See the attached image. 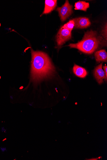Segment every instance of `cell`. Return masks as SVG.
I'll list each match as a JSON object with an SVG mask.
<instances>
[{
	"instance_id": "cell-2",
	"label": "cell",
	"mask_w": 107,
	"mask_h": 160,
	"mask_svg": "<svg viewBox=\"0 0 107 160\" xmlns=\"http://www.w3.org/2000/svg\"><path fill=\"white\" fill-rule=\"evenodd\" d=\"M104 42L102 37L96 31L91 30L86 32L82 40L77 43H71L68 46L77 49L86 54L93 53Z\"/></svg>"
},
{
	"instance_id": "cell-7",
	"label": "cell",
	"mask_w": 107,
	"mask_h": 160,
	"mask_svg": "<svg viewBox=\"0 0 107 160\" xmlns=\"http://www.w3.org/2000/svg\"><path fill=\"white\" fill-rule=\"evenodd\" d=\"M56 0H45V7L42 15L44 14H47L53 11L57 6Z\"/></svg>"
},
{
	"instance_id": "cell-6",
	"label": "cell",
	"mask_w": 107,
	"mask_h": 160,
	"mask_svg": "<svg viewBox=\"0 0 107 160\" xmlns=\"http://www.w3.org/2000/svg\"><path fill=\"white\" fill-rule=\"evenodd\" d=\"M75 28H84L89 26L91 23L89 19L86 17H80L73 19Z\"/></svg>"
},
{
	"instance_id": "cell-1",
	"label": "cell",
	"mask_w": 107,
	"mask_h": 160,
	"mask_svg": "<svg viewBox=\"0 0 107 160\" xmlns=\"http://www.w3.org/2000/svg\"><path fill=\"white\" fill-rule=\"evenodd\" d=\"M31 80L35 83L49 78L55 73V68L48 55L31 49Z\"/></svg>"
},
{
	"instance_id": "cell-5",
	"label": "cell",
	"mask_w": 107,
	"mask_h": 160,
	"mask_svg": "<svg viewBox=\"0 0 107 160\" xmlns=\"http://www.w3.org/2000/svg\"><path fill=\"white\" fill-rule=\"evenodd\" d=\"M103 63L97 66L94 70V77L99 84L103 82L104 80L107 81L104 70L102 69Z\"/></svg>"
},
{
	"instance_id": "cell-3",
	"label": "cell",
	"mask_w": 107,
	"mask_h": 160,
	"mask_svg": "<svg viewBox=\"0 0 107 160\" xmlns=\"http://www.w3.org/2000/svg\"><path fill=\"white\" fill-rule=\"evenodd\" d=\"M71 31L65 28L62 26L56 36V41L58 46L63 45L66 42L72 38Z\"/></svg>"
},
{
	"instance_id": "cell-4",
	"label": "cell",
	"mask_w": 107,
	"mask_h": 160,
	"mask_svg": "<svg viewBox=\"0 0 107 160\" xmlns=\"http://www.w3.org/2000/svg\"><path fill=\"white\" fill-rule=\"evenodd\" d=\"M72 6L71 5L68 1H66L64 4L61 7H58L56 11L62 22L66 21L73 13Z\"/></svg>"
},
{
	"instance_id": "cell-8",
	"label": "cell",
	"mask_w": 107,
	"mask_h": 160,
	"mask_svg": "<svg viewBox=\"0 0 107 160\" xmlns=\"http://www.w3.org/2000/svg\"><path fill=\"white\" fill-rule=\"evenodd\" d=\"M74 73L78 77L85 78L88 74V72L84 68L74 64L73 68Z\"/></svg>"
},
{
	"instance_id": "cell-12",
	"label": "cell",
	"mask_w": 107,
	"mask_h": 160,
	"mask_svg": "<svg viewBox=\"0 0 107 160\" xmlns=\"http://www.w3.org/2000/svg\"><path fill=\"white\" fill-rule=\"evenodd\" d=\"M103 68L104 69L105 76L106 78H107V66L106 65H105V66L103 67Z\"/></svg>"
},
{
	"instance_id": "cell-11",
	"label": "cell",
	"mask_w": 107,
	"mask_h": 160,
	"mask_svg": "<svg viewBox=\"0 0 107 160\" xmlns=\"http://www.w3.org/2000/svg\"><path fill=\"white\" fill-rule=\"evenodd\" d=\"M74 26V23L73 20H70L67 23L65 24L63 26L65 28L67 29V30L72 31Z\"/></svg>"
},
{
	"instance_id": "cell-10",
	"label": "cell",
	"mask_w": 107,
	"mask_h": 160,
	"mask_svg": "<svg viewBox=\"0 0 107 160\" xmlns=\"http://www.w3.org/2000/svg\"><path fill=\"white\" fill-rule=\"evenodd\" d=\"M75 10H81L86 11L89 8V4L88 3L84 1H79L75 4Z\"/></svg>"
},
{
	"instance_id": "cell-13",
	"label": "cell",
	"mask_w": 107,
	"mask_h": 160,
	"mask_svg": "<svg viewBox=\"0 0 107 160\" xmlns=\"http://www.w3.org/2000/svg\"><path fill=\"white\" fill-rule=\"evenodd\" d=\"M6 140V138L4 140H3V141H4V140Z\"/></svg>"
},
{
	"instance_id": "cell-9",
	"label": "cell",
	"mask_w": 107,
	"mask_h": 160,
	"mask_svg": "<svg viewBox=\"0 0 107 160\" xmlns=\"http://www.w3.org/2000/svg\"><path fill=\"white\" fill-rule=\"evenodd\" d=\"M95 56L97 62H107V53L105 50H102L96 52L95 53Z\"/></svg>"
}]
</instances>
